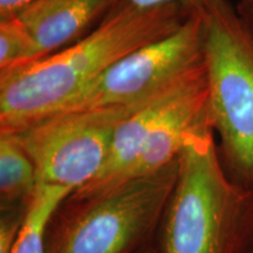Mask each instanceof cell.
<instances>
[{"instance_id":"cell-4","label":"cell","mask_w":253,"mask_h":253,"mask_svg":"<svg viewBox=\"0 0 253 253\" xmlns=\"http://www.w3.org/2000/svg\"><path fill=\"white\" fill-rule=\"evenodd\" d=\"M209 114L224 166L253 182V33L230 0H208L199 12Z\"/></svg>"},{"instance_id":"cell-2","label":"cell","mask_w":253,"mask_h":253,"mask_svg":"<svg viewBox=\"0 0 253 253\" xmlns=\"http://www.w3.org/2000/svg\"><path fill=\"white\" fill-rule=\"evenodd\" d=\"M213 129L190 134L160 230V253H250L253 188L230 175Z\"/></svg>"},{"instance_id":"cell-8","label":"cell","mask_w":253,"mask_h":253,"mask_svg":"<svg viewBox=\"0 0 253 253\" xmlns=\"http://www.w3.org/2000/svg\"><path fill=\"white\" fill-rule=\"evenodd\" d=\"M39 181L33 161L13 135L0 134V205L28 209Z\"/></svg>"},{"instance_id":"cell-10","label":"cell","mask_w":253,"mask_h":253,"mask_svg":"<svg viewBox=\"0 0 253 253\" xmlns=\"http://www.w3.org/2000/svg\"><path fill=\"white\" fill-rule=\"evenodd\" d=\"M36 61V42L20 19L0 20V74Z\"/></svg>"},{"instance_id":"cell-9","label":"cell","mask_w":253,"mask_h":253,"mask_svg":"<svg viewBox=\"0 0 253 253\" xmlns=\"http://www.w3.org/2000/svg\"><path fill=\"white\" fill-rule=\"evenodd\" d=\"M62 186L39 184L28 208L13 253H46V233L53 214L72 194Z\"/></svg>"},{"instance_id":"cell-6","label":"cell","mask_w":253,"mask_h":253,"mask_svg":"<svg viewBox=\"0 0 253 253\" xmlns=\"http://www.w3.org/2000/svg\"><path fill=\"white\" fill-rule=\"evenodd\" d=\"M202 62L203 27L197 12L190 14L170 36L114 63L55 114L141 102Z\"/></svg>"},{"instance_id":"cell-15","label":"cell","mask_w":253,"mask_h":253,"mask_svg":"<svg viewBox=\"0 0 253 253\" xmlns=\"http://www.w3.org/2000/svg\"><path fill=\"white\" fill-rule=\"evenodd\" d=\"M140 253H160V251H158L157 245L153 244V245L148 246V248H145L144 250H142Z\"/></svg>"},{"instance_id":"cell-12","label":"cell","mask_w":253,"mask_h":253,"mask_svg":"<svg viewBox=\"0 0 253 253\" xmlns=\"http://www.w3.org/2000/svg\"><path fill=\"white\" fill-rule=\"evenodd\" d=\"M115 5H128L140 8H153L157 6L178 4L189 13H197L203 9L208 0H114Z\"/></svg>"},{"instance_id":"cell-14","label":"cell","mask_w":253,"mask_h":253,"mask_svg":"<svg viewBox=\"0 0 253 253\" xmlns=\"http://www.w3.org/2000/svg\"><path fill=\"white\" fill-rule=\"evenodd\" d=\"M239 14L244 19L245 23L248 24L250 30L253 33V4L246 1H240V4L237 6Z\"/></svg>"},{"instance_id":"cell-13","label":"cell","mask_w":253,"mask_h":253,"mask_svg":"<svg viewBox=\"0 0 253 253\" xmlns=\"http://www.w3.org/2000/svg\"><path fill=\"white\" fill-rule=\"evenodd\" d=\"M34 0H0V20L13 18Z\"/></svg>"},{"instance_id":"cell-11","label":"cell","mask_w":253,"mask_h":253,"mask_svg":"<svg viewBox=\"0 0 253 253\" xmlns=\"http://www.w3.org/2000/svg\"><path fill=\"white\" fill-rule=\"evenodd\" d=\"M28 209H1L0 217V253H13L23 229Z\"/></svg>"},{"instance_id":"cell-3","label":"cell","mask_w":253,"mask_h":253,"mask_svg":"<svg viewBox=\"0 0 253 253\" xmlns=\"http://www.w3.org/2000/svg\"><path fill=\"white\" fill-rule=\"evenodd\" d=\"M177 173L178 160L100 195L67 197L49 221L46 253H140L155 244Z\"/></svg>"},{"instance_id":"cell-17","label":"cell","mask_w":253,"mask_h":253,"mask_svg":"<svg viewBox=\"0 0 253 253\" xmlns=\"http://www.w3.org/2000/svg\"><path fill=\"white\" fill-rule=\"evenodd\" d=\"M251 186H252V188H253V182H252V184H251Z\"/></svg>"},{"instance_id":"cell-16","label":"cell","mask_w":253,"mask_h":253,"mask_svg":"<svg viewBox=\"0 0 253 253\" xmlns=\"http://www.w3.org/2000/svg\"><path fill=\"white\" fill-rule=\"evenodd\" d=\"M240 1H246V2H251V4H253V0H240Z\"/></svg>"},{"instance_id":"cell-5","label":"cell","mask_w":253,"mask_h":253,"mask_svg":"<svg viewBox=\"0 0 253 253\" xmlns=\"http://www.w3.org/2000/svg\"><path fill=\"white\" fill-rule=\"evenodd\" d=\"M144 101L54 114L9 135L33 161L39 184L74 192L102 169L119 126Z\"/></svg>"},{"instance_id":"cell-18","label":"cell","mask_w":253,"mask_h":253,"mask_svg":"<svg viewBox=\"0 0 253 253\" xmlns=\"http://www.w3.org/2000/svg\"><path fill=\"white\" fill-rule=\"evenodd\" d=\"M250 253H253V250H252V251H251V252H250Z\"/></svg>"},{"instance_id":"cell-7","label":"cell","mask_w":253,"mask_h":253,"mask_svg":"<svg viewBox=\"0 0 253 253\" xmlns=\"http://www.w3.org/2000/svg\"><path fill=\"white\" fill-rule=\"evenodd\" d=\"M114 6V0H34L17 17L33 38L39 61L89 33Z\"/></svg>"},{"instance_id":"cell-1","label":"cell","mask_w":253,"mask_h":253,"mask_svg":"<svg viewBox=\"0 0 253 253\" xmlns=\"http://www.w3.org/2000/svg\"><path fill=\"white\" fill-rule=\"evenodd\" d=\"M181 5H116L74 43L0 74V134H15L48 118L115 62L170 36L189 17Z\"/></svg>"}]
</instances>
